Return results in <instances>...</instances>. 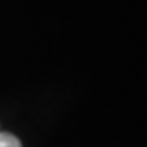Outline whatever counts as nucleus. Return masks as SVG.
<instances>
[{
	"mask_svg": "<svg viewBox=\"0 0 147 147\" xmlns=\"http://www.w3.org/2000/svg\"><path fill=\"white\" fill-rule=\"evenodd\" d=\"M0 147H22V142L11 133H2L0 131Z\"/></svg>",
	"mask_w": 147,
	"mask_h": 147,
	"instance_id": "1",
	"label": "nucleus"
}]
</instances>
